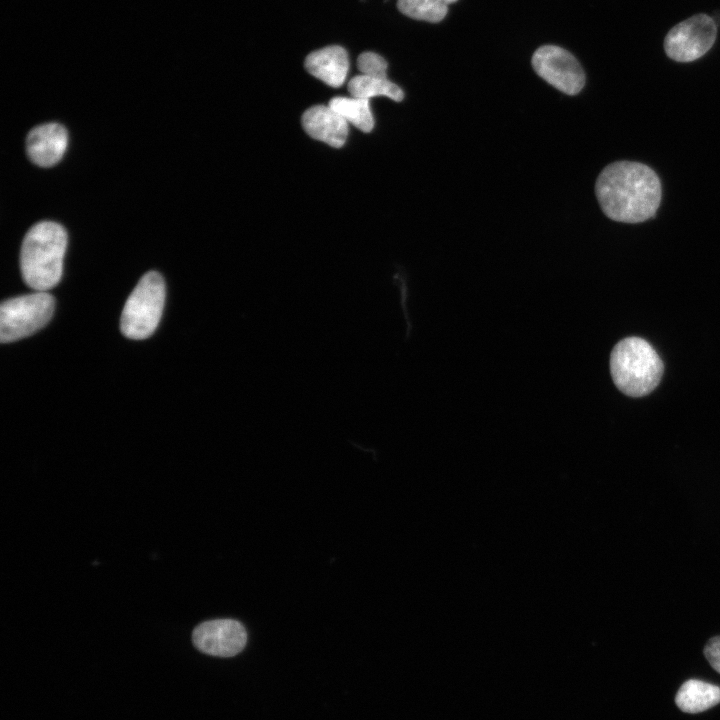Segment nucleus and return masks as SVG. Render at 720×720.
Masks as SVG:
<instances>
[{
    "label": "nucleus",
    "mask_w": 720,
    "mask_h": 720,
    "mask_svg": "<svg viewBox=\"0 0 720 720\" xmlns=\"http://www.w3.org/2000/svg\"><path fill=\"white\" fill-rule=\"evenodd\" d=\"M595 193L603 213L624 223H639L652 218L661 201V183L648 166L632 161H617L599 174Z\"/></svg>",
    "instance_id": "1"
},
{
    "label": "nucleus",
    "mask_w": 720,
    "mask_h": 720,
    "mask_svg": "<svg viewBox=\"0 0 720 720\" xmlns=\"http://www.w3.org/2000/svg\"><path fill=\"white\" fill-rule=\"evenodd\" d=\"M67 233L58 223L42 221L26 233L20 252V267L26 284L47 291L61 279Z\"/></svg>",
    "instance_id": "2"
},
{
    "label": "nucleus",
    "mask_w": 720,
    "mask_h": 720,
    "mask_svg": "<svg viewBox=\"0 0 720 720\" xmlns=\"http://www.w3.org/2000/svg\"><path fill=\"white\" fill-rule=\"evenodd\" d=\"M663 362L644 339L619 341L610 356V371L616 387L625 395L641 397L652 392L663 375Z\"/></svg>",
    "instance_id": "3"
},
{
    "label": "nucleus",
    "mask_w": 720,
    "mask_h": 720,
    "mask_svg": "<svg viewBox=\"0 0 720 720\" xmlns=\"http://www.w3.org/2000/svg\"><path fill=\"white\" fill-rule=\"evenodd\" d=\"M165 301L162 276L150 271L138 282L128 297L121 315V331L130 339L149 337L157 328Z\"/></svg>",
    "instance_id": "4"
},
{
    "label": "nucleus",
    "mask_w": 720,
    "mask_h": 720,
    "mask_svg": "<svg viewBox=\"0 0 720 720\" xmlns=\"http://www.w3.org/2000/svg\"><path fill=\"white\" fill-rule=\"evenodd\" d=\"M54 307V298L46 291L3 301L0 307L1 342H13L41 329L51 319Z\"/></svg>",
    "instance_id": "5"
},
{
    "label": "nucleus",
    "mask_w": 720,
    "mask_h": 720,
    "mask_svg": "<svg viewBox=\"0 0 720 720\" xmlns=\"http://www.w3.org/2000/svg\"><path fill=\"white\" fill-rule=\"evenodd\" d=\"M716 32L715 22L710 16L694 15L668 32L664 40L665 52L674 61H694L712 47Z\"/></svg>",
    "instance_id": "6"
},
{
    "label": "nucleus",
    "mask_w": 720,
    "mask_h": 720,
    "mask_svg": "<svg viewBox=\"0 0 720 720\" xmlns=\"http://www.w3.org/2000/svg\"><path fill=\"white\" fill-rule=\"evenodd\" d=\"M531 64L538 76L567 95H576L584 87L585 74L580 63L559 46L539 47L532 56Z\"/></svg>",
    "instance_id": "7"
},
{
    "label": "nucleus",
    "mask_w": 720,
    "mask_h": 720,
    "mask_svg": "<svg viewBox=\"0 0 720 720\" xmlns=\"http://www.w3.org/2000/svg\"><path fill=\"white\" fill-rule=\"evenodd\" d=\"M192 641L194 646L205 654L232 657L246 646L247 632L237 620L214 619L196 626L192 633Z\"/></svg>",
    "instance_id": "8"
},
{
    "label": "nucleus",
    "mask_w": 720,
    "mask_h": 720,
    "mask_svg": "<svg viewBox=\"0 0 720 720\" xmlns=\"http://www.w3.org/2000/svg\"><path fill=\"white\" fill-rule=\"evenodd\" d=\"M67 143L66 129L58 123H47L36 126L28 133L26 150L33 163L50 167L61 160Z\"/></svg>",
    "instance_id": "9"
},
{
    "label": "nucleus",
    "mask_w": 720,
    "mask_h": 720,
    "mask_svg": "<svg viewBox=\"0 0 720 720\" xmlns=\"http://www.w3.org/2000/svg\"><path fill=\"white\" fill-rule=\"evenodd\" d=\"M302 127L313 139L340 148L348 136V123L329 105L308 108L301 118Z\"/></svg>",
    "instance_id": "10"
},
{
    "label": "nucleus",
    "mask_w": 720,
    "mask_h": 720,
    "mask_svg": "<svg viewBox=\"0 0 720 720\" xmlns=\"http://www.w3.org/2000/svg\"><path fill=\"white\" fill-rule=\"evenodd\" d=\"M306 70L330 87H340L349 69L346 50L337 45L311 52L305 59Z\"/></svg>",
    "instance_id": "11"
},
{
    "label": "nucleus",
    "mask_w": 720,
    "mask_h": 720,
    "mask_svg": "<svg viewBox=\"0 0 720 720\" xmlns=\"http://www.w3.org/2000/svg\"><path fill=\"white\" fill-rule=\"evenodd\" d=\"M675 703L686 713L704 712L720 703V687L702 680L689 679L679 688Z\"/></svg>",
    "instance_id": "12"
},
{
    "label": "nucleus",
    "mask_w": 720,
    "mask_h": 720,
    "mask_svg": "<svg viewBox=\"0 0 720 720\" xmlns=\"http://www.w3.org/2000/svg\"><path fill=\"white\" fill-rule=\"evenodd\" d=\"M328 105L347 123H351L360 131L368 133L373 129L374 119L368 99L336 96Z\"/></svg>",
    "instance_id": "13"
},
{
    "label": "nucleus",
    "mask_w": 720,
    "mask_h": 720,
    "mask_svg": "<svg viewBox=\"0 0 720 720\" xmlns=\"http://www.w3.org/2000/svg\"><path fill=\"white\" fill-rule=\"evenodd\" d=\"M348 91L351 96L370 99L375 96H385L396 102L404 99L403 90L388 78L357 75L348 83Z\"/></svg>",
    "instance_id": "14"
},
{
    "label": "nucleus",
    "mask_w": 720,
    "mask_h": 720,
    "mask_svg": "<svg viewBox=\"0 0 720 720\" xmlns=\"http://www.w3.org/2000/svg\"><path fill=\"white\" fill-rule=\"evenodd\" d=\"M448 5L444 0H398L397 7L404 15L432 23L442 21Z\"/></svg>",
    "instance_id": "15"
},
{
    "label": "nucleus",
    "mask_w": 720,
    "mask_h": 720,
    "mask_svg": "<svg viewBox=\"0 0 720 720\" xmlns=\"http://www.w3.org/2000/svg\"><path fill=\"white\" fill-rule=\"evenodd\" d=\"M357 67L362 75L387 77V62L374 52H364L357 59Z\"/></svg>",
    "instance_id": "16"
},
{
    "label": "nucleus",
    "mask_w": 720,
    "mask_h": 720,
    "mask_svg": "<svg viewBox=\"0 0 720 720\" xmlns=\"http://www.w3.org/2000/svg\"><path fill=\"white\" fill-rule=\"evenodd\" d=\"M704 655L711 667L720 673V636L712 637L704 648Z\"/></svg>",
    "instance_id": "17"
},
{
    "label": "nucleus",
    "mask_w": 720,
    "mask_h": 720,
    "mask_svg": "<svg viewBox=\"0 0 720 720\" xmlns=\"http://www.w3.org/2000/svg\"><path fill=\"white\" fill-rule=\"evenodd\" d=\"M444 1H445L447 4H450V3L456 2L457 0H444Z\"/></svg>",
    "instance_id": "18"
}]
</instances>
